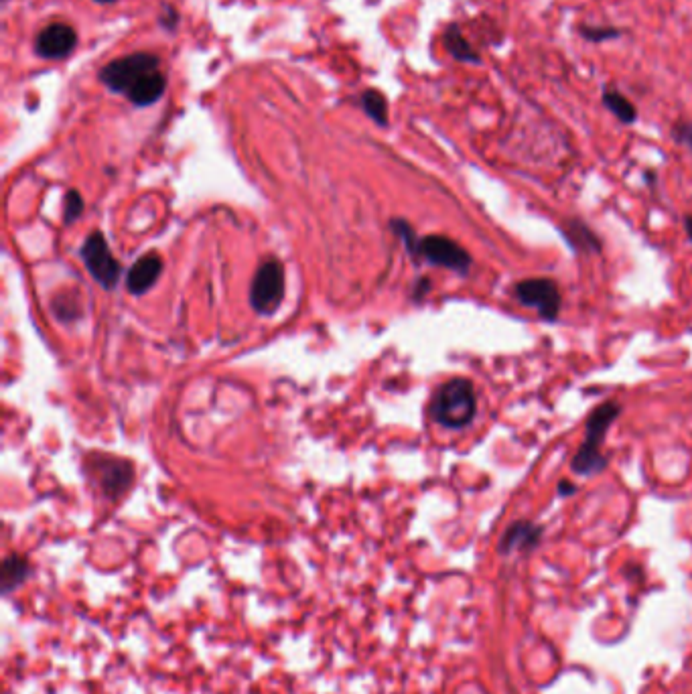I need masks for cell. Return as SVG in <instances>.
I'll use <instances>...</instances> for the list:
<instances>
[{
  "instance_id": "2",
  "label": "cell",
  "mask_w": 692,
  "mask_h": 694,
  "mask_svg": "<svg viewBox=\"0 0 692 694\" xmlns=\"http://www.w3.org/2000/svg\"><path fill=\"white\" fill-rule=\"evenodd\" d=\"M477 412V396L471 380L453 378L439 386L431 402V416L445 429H465Z\"/></svg>"
},
{
  "instance_id": "21",
  "label": "cell",
  "mask_w": 692,
  "mask_h": 694,
  "mask_svg": "<svg viewBox=\"0 0 692 694\" xmlns=\"http://www.w3.org/2000/svg\"><path fill=\"white\" fill-rule=\"evenodd\" d=\"M165 13H167V15L161 17V25H165L169 31H173V29L177 27L179 15H177V11H175L171 5H165Z\"/></svg>"
},
{
  "instance_id": "11",
  "label": "cell",
  "mask_w": 692,
  "mask_h": 694,
  "mask_svg": "<svg viewBox=\"0 0 692 694\" xmlns=\"http://www.w3.org/2000/svg\"><path fill=\"white\" fill-rule=\"evenodd\" d=\"M96 473L108 496L122 494L132 481V465L122 459H106L102 463H96Z\"/></svg>"
},
{
  "instance_id": "9",
  "label": "cell",
  "mask_w": 692,
  "mask_h": 694,
  "mask_svg": "<svg viewBox=\"0 0 692 694\" xmlns=\"http://www.w3.org/2000/svg\"><path fill=\"white\" fill-rule=\"evenodd\" d=\"M163 262L157 254H147L141 260H136L126 276V287L134 297L145 295L161 276Z\"/></svg>"
},
{
  "instance_id": "13",
  "label": "cell",
  "mask_w": 692,
  "mask_h": 694,
  "mask_svg": "<svg viewBox=\"0 0 692 694\" xmlns=\"http://www.w3.org/2000/svg\"><path fill=\"white\" fill-rule=\"evenodd\" d=\"M443 45H445L447 53L459 63H473V65L481 63V55L475 51V47L469 43V39L463 35V31L457 23H449L445 27Z\"/></svg>"
},
{
  "instance_id": "7",
  "label": "cell",
  "mask_w": 692,
  "mask_h": 694,
  "mask_svg": "<svg viewBox=\"0 0 692 694\" xmlns=\"http://www.w3.org/2000/svg\"><path fill=\"white\" fill-rule=\"evenodd\" d=\"M82 260L94 281L106 291L114 289L120 279V264L112 256L106 238L100 232H92L82 246Z\"/></svg>"
},
{
  "instance_id": "16",
  "label": "cell",
  "mask_w": 692,
  "mask_h": 694,
  "mask_svg": "<svg viewBox=\"0 0 692 694\" xmlns=\"http://www.w3.org/2000/svg\"><path fill=\"white\" fill-rule=\"evenodd\" d=\"M628 33V29L624 27H615V25H589V23H581L577 25V35L593 45H601L607 41H617Z\"/></svg>"
},
{
  "instance_id": "6",
  "label": "cell",
  "mask_w": 692,
  "mask_h": 694,
  "mask_svg": "<svg viewBox=\"0 0 692 694\" xmlns=\"http://www.w3.org/2000/svg\"><path fill=\"white\" fill-rule=\"evenodd\" d=\"M514 297L524 307L534 309L544 321H557L561 313V289L550 279H526L514 287Z\"/></svg>"
},
{
  "instance_id": "19",
  "label": "cell",
  "mask_w": 692,
  "mask_h": 694,
  "mask_svg": "<svg viewBox=\"0 0 692 694\" xmlns=\"http://www.w3.org/2000/svg\"><path fill=\"white\" fill-rule=\"evenodd\" d=\"M84 212V199L78 191H69L65 195V210H63V220L65 224H74Z\"/></svg>"
},
{
  "instance_id": "17",
  "label": "cell",
  "mask_w": 692,
  "mask_h": 694,
  "mask_svg": "<svg viewBox=\"0 0 692 694\" xmlns=\"http://www.w3.org/2000/svg\"><path fill=\"white\" fill-rule=\"evenodd\" d=\"M364 112L380 126H388V102L378 90H366L362 96Z\"/></svg>"
},
{
  "instance_id": "14",
  "label": "cell",
  "mask_w": 692,
  "mask_h": 694,
  "mask_svg": "<svg viewBox=\"0 0 692 694\" xmlns=\"http://www.w3.org/2000/svg\"><path fill=\"white\" fill-rule=\"evenodd\" d=\"M601 104L607 112H611L621 124H636L638 118H640V112L636 108V104L624 94V92H619L617 88H605L603 94H601Z\"/></svg>"
},
{
  "instance_id": "8",
  "label": "cell",
  "mask_w": 692,
  "mask_h": 694,
  "mask_svg": "<svg viewBox=\"0 0 692 694\" xmlns=\"http://www.w3.org/2000/svg\"><path fill=\"white\" fill-rule=\"evenodd\" d=\"M78 45V33L67 23L47 25L35 39V53L43 59H65Z\"/></svg>"
},
{
  "instance_id": "4",
  "label": "cell",
  "mask_w": 692,
  "mask_h": 694,
  "mask_svg": "<svg viewBox=\"0 0 692 694\" xmlns=\"http://www.w3.org/2000/svg\"><path fill=\"white\" fill-rule=\"evenodd\" d=\"M159 65H161V59L155 53H149V51L130 53L104 65L100 69V82L108 90L126 96L138 80L145 78L151 72H157Z\"/></svg>"
},
{
  "instance_id": "5",
  "label": "cell",
  "mask_w": 692,
  "mask_h": 694,
  "mask_svg": "<svg viewBox=\"0 0 692 694\" xmlns=\"http://www.w3.org/2000/svg\"><path fill=\"white\" fill-rule=\"evenodd\" d=\"M285 297V268L279 260H266L258 270L250 289V303L256 313L270 315L281 307Z\"/></svg>"
},
{
  "instance_id": "15",
  "label": "cell",
  "mask_w": 692,
  "mask_h": 694,
  "mask_svg": "<svg viewBox=\"0 0 692 694\" xmlns=\"http://www.w3.org/2000/svg\"><path fill=\"white\" fill-rule=\"evenodd\" d=\"M563 236L569 242V246L575 252H589V254H597L601 250V242L599 238L579 220H571L563 226Z\"/></svg>"
},
{
  "instance_id": "1",
  "label": "cell",
  "mask_w": 692,
  "mask_h": 694,
  "mask_svg": "<svg viewBox=\"0 0 692 694\" xmlns=\"http://www.w3.org/2000/svg\"><path fill=\"white\" fill-rule=\"evenodd\" d=\"M621 404L619 402H603L591 410L585 425V439L579 451L573 457V471L581 477L597 475L607 469V457L601 453V445L611 429V425L619 419Z\"/></svg>"
},
{
  "instance_id": "12",
  "label": "cell",
  "mask_w": 692,
  "mask_h": 694,
  "mask_svg": "<svg viewBox=\"0 0 692 694\" xmlns=\"http://www.w3.org/2000/svg\"><path fill=\"white\" fill-rule=\"evenodd\" d=\"M165 90H167V78L161 74V69H157V72H151L145 78L138 80L130 88L126 98L134 106H151L163 98Z\"/></svg>"
},
{
  "instance_id": "22",
  "label": "cell",
  "mask_w": 692,
  "mask_h": 694,
  "mask_svg": "<svg viewBox=\"0 0 692 694\" xmlns=\"http://www.w3.org/2000/svg\"><path fill=\"white\" fill-rule=\"evenodd\" d=\"M573 494H577V485L575 483H571V481H561L559 483V496H573Z\"/></svg>"
},
{
  "instance_id": "20",
  "label": "cell",
  "mask_w": 692,
  "mask_h": 694,
  "mask_svg": "<svg viewBox=\"0 0 692 694\" xmlns=\"http://www.w3.org/2000/svg\"><path fill=\"white\" fill-rule=\"evenodd\" d=\"M672 141L692 153V120H678L672 126Z\"/></svg>"
},
{
  "instance_id": "18",
  "label": "cell",
  "mask_w": 692,
  "mask_h": 694,
  "mask_svg": "<svg viewBox=\"0 0 692 694\" xmlns=\"http://www.w3.org/2000/svg\"><path fill=\"white\" fill-rule=\"evenodd\" d=\"M27 575H29V563L23 557H17V554H13V557H9L3 563V587H5V591H11L19 583H23L27 579Z\"/></svg>"
},
{
  "instance_id": "24",
  "label": "cell",
  "mask_w": 692,
  "mask_h": 694,
  "mask_svg": "<svg viewBox=\"0 0 692 694\" xmlns=\"http://www.w3.org/2000/svg\"><path fill=\"white\" fill-rule=\"evenodd\" d=\"M96 3H100V5H112V3H116V0H96Z\"/></svg>"
},
{
  "instance_id": "10",
  "label": "cell",
  "mask_w": 692,
  "mask_h": 694,
  "mask_svg": "<svg viewBox=\"0 0 692 694\" xmlns=\"http://www.w3.org/2000/svg\"><path fill=\"white\" fill-rule=\"evenodd\" d=\"M540 538H542V528L538 524L518 520V522L510 524L508 530L504 532V536L500 540V552L510 554L516 550H532L538 546Z\"/></svg>"
},
{
  "instance_id": "3",
  "label": "cell",
  "mask_w": 692,
  "mask_h": 694,
  "mask_svg": "<svg viewBox=\"0 0 692 694\" xmlns=\"http://www.w3.org/2000/svg\"><path fill=\"white\" fill-rule=\"evenodd\" d=\"M394 228L400 232V236L406 242V248L414 256H421L435 266H443V268L455 270L459 274H465L469 270L471 256L467 254L465 248H461L451 238H445V236L417 238L406 222H394Z\"/></svg>"
},
{
  "instance_id": "23",
  "label": "cell",
  "mask_w": 692,
  "mask_h": 694,
  "mask_svg": "<svg viewBox=\"0 0 692 694\" xmlns=\"http://www.w3.org/2000/svg\"><path fill=\"white\" fill-rule=\"evenodd\" d=\"M684 228H686V234H688V238H690V242H692V216H686V218H684Z\"/></svg>"
}]
</instances>
